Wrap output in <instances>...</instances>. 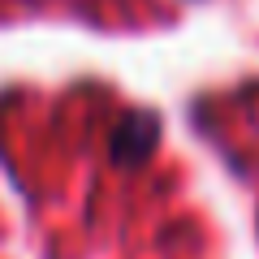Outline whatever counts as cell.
I'll list each match as a JSON object with an SVG mask.
<instances>
[{
	"label": "cell",
	"instance_id": "1",
	"mask_svg": "<svg viewBox=\"0 0 259 259\" xmlns=\"http://www.w3.org/2000/svg\"><path fill=\"white\" fill-rule=\"evenodd\" d=\"M156 143H160V121L151 117V112H130V117L121 121L117 139H112V156L125 160V164H134V160L151 156Z\"/></svg>",
	"mask_w": 259,
	"mask_h": 259
}]
</instances>
